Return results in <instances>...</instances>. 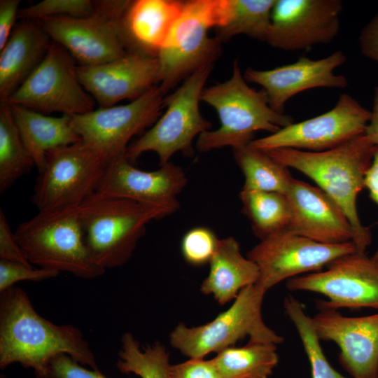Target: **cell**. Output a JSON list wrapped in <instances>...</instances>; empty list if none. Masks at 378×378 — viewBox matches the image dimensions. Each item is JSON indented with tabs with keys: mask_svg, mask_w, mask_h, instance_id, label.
Masks as SVG:
<instances>
[{
	"mask_svg": "<svg viewBox=\"0 0 378 378\" xmlns=\"http://www.w3.org/2000/svg\"><path fill=\"white\" fill-rule=\"evenodd\" d=\"M0 368L20 363L37 378H48L51 360L66 354L99 370L82 332L71 324L56 325L41 316L27 293L13 286L0 293Z\"/></svg>",
	"mask_w": 378,
	"mask_h": 378,
	"instance_id": "cell-1",
	"label": "cell"
},
{
	"mask_svg": "<svg viewBox=\"0 0 378 378\" xmlns=\"http://www.w3.org/2000/svg\"><path fill=\"white\" fill-rule=\"evenodd\" d=\"M376 148L363 134L321 152L293 148L265 152L287 167L307 176L341 208L351 225L356 252L365 253L372 242V233L359 218L356 202L365 188V176Z\"/></svg>",
	"mask_w": 378,
	"mask_h": 378,
	"instance_id": "cell-2",
	"label": "cell"
},
{
	"mask_svg": "<svg viewBox=\"0 0 378 378\" xmlns=\"http://www.w3.org/2000/svg\"><path fill=\"white\" fill-rule=\"evenodd\" d=\"M201 101L216 111L220 126L198 136L196 148L202 153L225 146L232 148L254 140L258 131L273 134L294 122L293 118L274 111L265 92L251 88L241 74L237 60L233 62L231 77L221 83L204 88Z\"/></svg>",
	"mask_w": 378,
	"mask_h": 378,
	"instance_id": "cell-3",
	"label": "cell"
},
{
	"mask_svg": "<svg viewBox=\"0 0 378 378\" xmlns=\"http://www.w3.org/2000/svg\"><path fill=\"white\" fill-rule=\"evenodd\" d=\"M16 240L32 265L84 279L103 275L88 247L79 206L38 211L19 224Z\"/></svg>",
	"mask_w": 378,
	"mask_h": 378,
	"instance_id": "cell-4",
	"label": "cell"
},
{
	"mask_svg": "<svg viewBox=\"0 0 378 378\" xmlns=\"http://www.w3.org/2000/svg\"><path fill=\"white\" fill-rule=\"evenodd\" d=\"M79 213L90 253L105 270L129 260L150 221L173 214L165 208L97 193L79 206Z\"/></svg>",
	"mask_w": 378,
	"mask_h": 378,
	"instance_id": "cell-5",
	"label": "cell"
},
{
	"mask_svg": "<svg viewBox=\"0 0 378 378\" xmlns=\"http://www.w3.org/2000/svg\"><path fill=\"white\" fill-rule=\"evenodd\" d=\"M222 0L185 1L157 57L159 86L163 92L186 80L201 67L214 64L221 54V43L208 31L221 24Z\"/></svg>",
	"mask_w": 378,
	"mask_h": 378,
	"instance_id": "cell-6",
	"label": "cell"
},
{
	"mask_svg": "<svg viewBox=\"0 0 378 378\" xmlns=\"http://www.w3.org/2000/svg\"><path fill=\"white\" fill-rule=\"evenodd\" d=\"M265 292L257 284L250 285L239 292L227 310L211 321L191 328L178 323L169 335L171 345L189 358H196L218 353L246 337L250 342H283L284 338L262 320Z\"/></svg>",
	"mask_w": 378,
	"mask_h": 378,
	"instance_id": "cell-7",
	"label": "cell"
},
{
	"mask_svg": "<svg viewBox=\"0 0 378 378\" xmlns=\"http://www.w3.org/2000/svg\"><path fill=\"white\" fill-rule=\"evenodd\" d=\"M214 64L206 65L188 77L173 93L165 96L164 113L144 134L130 144L126 157L132 162L142 153L155 152L160 164H164L176 153L194 154L195 136L210 130L212 124L200 113V102Z\"/></svg>",
	"mask_w": 378,
	"mask_h": 378,
	"instance_id": "cell-8",
	"label": "cell"
},
{
	"mask_svg": "<svg viewBox=\"0 0 378 378\" xmlns=\"http://www.w3.org/2000/svg\"><path fill=\"white\" fill-rule=\"evenodd\" d=\"M130 1H96L88 17L58 16L38 20L51 40L81 66L96 65L127 55L122 27Z\"/></svg>",
	"mask_w": 378,
	"mask_h": 378,
	"instance_id": "cell-9",
	"label": "cell"
},
{
	"mask_svg": "<svg viewBox=\"0 0 378 378\" xmlns=\"http://www.w3.org/2000/svg\"><path fill=\"white\" fill-rule=\"evenodd\" d=\"M107 162L82 140L50 151L31 200L38 211L78 206L95 193Z\"/></svg>",
	"mask_w": 378,
	"mask_h": 378,
	"instance_id": "cell-10",
	"label": "cell"
},
{
	"mask_svg": "<svg viewBox=\"0 0 378 378\" xmlns=\"http://www.w3.org/2000/svg\"><path fill=\"white\" fill-rule=\"evenodd\" d=\"M76 60L52 41L41 64L9 97L10 105L42 113L75 115L94 110V99L81 85Z\"/></svg>",
	"mask_w": 378,
	"mask_h": 378,
	"instance_id": "cell-11",
	"label": "cell"
},
{
	"mask_svg": "<svg viewBox=\"0 0 378 378\" xmlns=\"http://www.w3.org/2000/svg\"><path fill=\"white\" fill-rule=\"evenodd\" d=\"M166 94L158 85L123 105L99 107L71 115V124L81 140L99 153L107 163L126 153L131 139L158 120Z\"/></svg>",
	"mask_w": 378,
	"mask_h": 378,
	"instance_id": "cell-12",
	"label": "cell"
},
{
	"mask_svg": "<svg viewBox=\"0 0 378 378\" xmlns=\"http://www.w3.org/2000/svg\"><path fill=\"white\" fill-rule=\"evenodd\" d=\"M371 111L348 94L340 96L335 106L316 117L293 122L248 145L270 150L277 148L321 152L337 147L365 134Z\"/></svg>",
	"mask_w": 378,
	"mask_h": 378,
	"instance_id": "cell-13",
	"label": "cell"
},
{
	"mask_svg": "<svg viewBox=\"0 0 378 378\" xmlns=\"http://www.w3.org/2000/svg\"><path fill=\"white\" fill-rule=\"evenodd\" d=\"M326 267L324 271L289 279L286 286L291 291H311L326 296L328 300L316 302L319 310H378V262L356 251L332 261Z\"/></svg>",
	"mask_w": 378,
	"mask_h": 378,
	"instance_id": "cell-14",
	"label": "cell"
},
{
	"mask_svg": "<svg viewBox=\"0 0 378 378\" xmlns=\"http://www.w3.org/2000/svg\"><path fill=\"white\" fill-rule=\"evenodd\" d=\"M356 251L351 241L323 244L285 230L260 240L246 257L258 267L256 284L267 291L300 274L319 272L332 261Z\"/></svg>",
	"mask_w": 378,
	"mask_h": 378,
	"instance_id": "cell-15",
	"label": "cell"
},
{
	"mask_svg": "<svg viewBox=\"0 0 378 378\" xmlns=\"http://www.w3.org/2000/svg\"><path fill=\"white\" fill-rule=\"evenodd\" d=\"M340 0H275L266 42L286 51L331 43L340 30Z\"/></svg>",
	"mask_w": 378,
	"mask_h": 378,
	"instance_id": "cell-16",
	"label": "cell"
},
{
	"mask_svg": "<svg viewBox=\"0 0 378 378\" xmlns=\"http://www.w3.org/2000/svg\"><path fill=\"white\" fill-rule=\"evenodd\" d=\"M188 182L181 167L169 162L155 171L136 168L122 153L106 164L95 193L165 208L172 213L180 207L177 199Z\"/></svg>",
	"mask_w": 378,
	"mask_h": 378,
	"instance_id": "cell-17",
	"label": "cell"
},
{
	"mask_svg": "<svg viewBox=\"0 0 378 378\" xmlns=\"http://www.w3.org/2000/svg\"><path fill=\"white\" fill-rule=\"evenodd\" d=\"M312 321L320 340L338 346L340 363L352 378H378V313L349 317L319 310Z\"/></svg>",
	"mask_w": 378,
	"mask_h": 378,
	"instance_id": "cell-18",
	"label": "cell"
},
{
	"mask_svg": "<svg viewBox=\"0 0 378 378\" xmlns=\"http://www.w3.org/2000/svg\"><path fill=\"white\" fill-rule=\"evenodd\" d=\"M77 72L81 85L99 107L136 99L159 83L158 57L139 52H130L99 64L78 65Z\"/></svg>",
	"mask_w": 378,
	"mask_h": 378,
	"instance_id": "cell-19",
	"label": "cell"
},
{
	"mask_svg": "<svg viewBox=\"0 0 378 378\" xmlns=\"http://www.w3.org/2000/svg\"><path fill=\"white\" fill-rule=\"evenodd\" d=\"M346 61L344 53L337 50L319 59L300 57L293 63L272 69L250 67L244 71V77L246 82L262 86L270 106L278 113H284L286 103L303 91L318 88H346L347 78L334 74V70Z\"/></svg>",
	"mask_w": 378,
	"mask_h": 378,
	"instance_id": "cell-20",
	"label": "cell"
},
{
	"mask_svg": "<svg viewBox=\"0 0 378 378\" xmlns=\"http://www.w3.org/2000/svg\"><path fill=\"white\" fill-rule=\"evenodd\" d=\"M286 195L292 213L288 231L323 244L352 241L346 215L318 187L293 178Z\"/></svg>",
	"mask_w": 378,
	"mask_h": 378,
	"instance_id": "cell-21",
	"label": "cell"
},
{
	"mask_svg": "<svg viewBox=\"0 0 378 378\" xmlns=\"http://www.w3.org/2000/svg\"><path fill=\"white\" fill-rule=\"evenodd\" d=\"M52 40L37 20H22L0 52V101L6 102L41 64Z\"/></svg>",
	"mask_w": 378,
	"mask_h": 378,
	"instance_id": "cell-22",
	"label": "cell"
},
{
	"mask_svg": "<svg viewBox=\"0 0 378 378\" xmlns=\"http://www.w3.org/2000/svg\"><path fill=\"white\" fill-rule=\"evenodd\" d=\"M184 5L185 1L176 0L130 1L122 27L131 52L157 57Z\"/></svg>",
	"mask_w": 378,
	"mask_h": 378,
	"instance_id": "cell-23",
	"label": "cell"
},
{
	"mask_svg": "<svg viewBox=\"0 0 378 378\" xmlns=\"http://www.w3.org/2000/svg\"><path fill=\"white\" fill-rule=\"evenodd\" d=\"M209 264V274L200 290L211 295L220 304L234 300L243 288L256 284L259 278L258 266L243 256L239 244L233 237L218 240Z\"/></svg>",
	"mask_w": 378,
	"mask_h": 378,
	"instance_id": "cell-24",
	"label": "cell"
},
{
	"mask_svg": "<svg viewBox=\"0 0 378 378\" xmlns=\"http://www.w3.org/2000/svg\"><path fill=\"white\" fill-rule=\"evenodd\" d=\"M10 106L22 141L38 172L50 151L81 140L73 128L71 115L56 117L20 106Z\"/></svg>",
	"mask_w": 378,
	"mask_h": 378,
	"instance_id": "cell-25",
	"label": "cell"
},
{
	"mask_svg": "<svg viewBox=\"0 0 378 378\" xmlns=\"http://www.w3.org/2000/svg\"><path fill=\"white\" fill-rule=\"evenodd\" d=\"M244 182L241 190H260L286 195L293 179L288 167L267 152L248 144L232 148Z\"/></svg>",
	"mask_w": 378,
	"mask_h": 378,
	"instance_id": "cell-26",
	"label": "cell"
},
{
	"mask_svg": "<svg viewBox=\"0 0 378 378\" xmlns=\"http://www.w3.org/2000/svg\"><path fill=\"white\" fill-rule=\"evenodd\" d=\"M276 345L248 342L227 347L212 360L223 378H268L279 360Z\"/></svg>",
	"mask_w": 378,
	"mask_h": 378,
	"instance_id": "cell-27",
	"label": "cell"
},
{
	"mask_svg": "<svg viewBox=\"0 0 378 378\" xmlns=\"http://www.w3.org/2000/svg\"><path fill=\"white\" fill-rule=\"evenodd\" d=\"M241 212L260 240L287 230L292 213L286 195L260 190H241Z\"/></svg>",
	"mask_w": 378,
	"mask_h": 378,
	"instance_id": "cell-28",
	"label": "cell"
},
{
	"mask_svg": "<svg viewBox=\"0 0 378 378\" xmlns=\"http://www.w3.org/2000/svg\"><path fill=\"white\" fill-rule=\"evenodd\" d=\"M275 0H227L225 21L216 37L223 43L244 34L266 42Z\"/></svg>",
	"mask_w": 378,
	"mask_h": 378,
	"instance_id": "cell-29",
	"label": "cell"
},
{
	"mask_svg": "<svg viewBox=\"0 0 378 378\" xmlns=\"http://www.w3.org/2000/svg\"><path fill=\"white\" fill-rule=\"evenodd\" d=\"M34 162L18 131L10 106L0 102V193L30 171Z\"/></svg>",
	"mask_w": 378,
	"mask_h": 378,
	"instance_id": "cell-30",
	"label": "cell"
},
{
	"mask_svg": "<svg viewBox=\"0 0 378 378\" xmlns=\"http://www.w3.org/2000/svg\"><path fill=\"white\" fill-rule=\"evenodd\" d=\"M169 354L159 342L141 346L133 335L125 332L121 337V349L116 363L118 370L141 378H170Z\"/></svg>",
	"mask_w": 378,
	"mask_h": 378,
	"instance_id": "cell-31",
	"label": "cell"
},
{
	"mask_svg": "<svg viewBox=\"0 0 378 378\" xmlns=\"http://www.w3.org/2000/svg\"><path fill=\"white\" fill-rule=\"evenodd\" d=\"M284 307L298 332L310 363L312 378H348L336 371L328 361L304 304L288 295L284 299Z\"/></svg>",
	"mask_w": 378,
	"mask_h": 378,
	"instance_id": "cell-32",
	"label": "cell"
},
{
	"mask_svg": "<svg viewBox=\"0 0 378 378\" xmlns=\"http://www.w3.org/2000/svg\"><path fill=\"white\" fill-rule=\"evenodd\" d=\"M94 12V1L90 0H43L20 10L18 19L38 21L58 16L83 18Z\"/></svg>",
	"mask_w": 378,
	"mask_h": 378,
	"instance_id": "cell-33",
	"label": "cell"
},
{
	"mask_svg": "<svg viewBox=\"0 0 378 378\" xmlns=\"http://www.w3.org/2000/svg\"><path fill=\"white\" fill-rule=\"evenodd\" d=\"M219 239L206 227H196L188 230L183 237L181 249L185 260L195 266L209 263L213 257Z\"/></svg>",
	"mask_w": 378,
	"mask_h": 378,
	"instance_id": "cell-34",
	"label": "cell"
},
{
	"mask_svg": "<svg viewBox=\"0 0 378 378\" xmlns=\"http://www.w3.org/2000/svg\"><path fill=\"white\" fill-rule=\"evenodd\" d=\"M59 272L33 265L0 260V293L21 281H41L58 276Z\"/></svg>",
	"mask_w": 378,
	"mask_h": 378,
	"instance_id": "cell-35",
	"label": "cell"
},
{
	"mask_svg": "<svg viewBox=\"0 0 378 378\" xmlns=\"http://www.w3.org/2000/svg\"><path fill=\"white\" fill-rule=\"evenodd\" d=\"M66 354H59L50 362L48 378H107L99 370H87Z\"/></svg>",
	"mask_w": 378,
	"mask_h": 378,
	"instance_id": "cell-36",
	"label": "cell"
},
{
	"mask_svg": "<svg viewBox=\"0 0 378 378\" xmlns=\"http://www.w3.org/2000/svg\"><path fill=\"white\" fill-rule=\"evenodd\" d=\"M170 378H223L213 360L204 358L189 360L172 365Z\"/></svg>",
	"mask_w": 378,
	"mask_h": 378,
	"instance_id": "cell-37",
	"label": "cell"
},
{
	"mask_svg": "<svg viewBox=\"0 0 378 378\" xmlns=\"http://www.w3.org/2000/svg\"><path fill=\"white\" fill-rule=\"evenodd\" d=\"M0 258L32 265L18 244L2 209H0Z\"/></svg>",
	"mask_w": 378,
	"mask_h": 378,
	"instance_id": "cell-38",
	"label": "cell"
},
{
	"mask_svg": "<svg viewBox=\"0 0 378 378\" xmlns=\"http://www.w3.org/2000/svg\"><path fill=\"white\" fill-rule=\"evenodd\" d=\"M20 0L0 1V50L8 41L18 19Z\"/></svg>",
	"mask_w": 378,
	"mask_h": 378,
	"instance_id": "cell-39",
	"label": "cell"
},
{
	"mask_svg": "<svg viewBox=\"0 0 378 378\" xmlns=\"http://www.w3.org/2000/svg\"><path fill=\"white\" fill-rule=\"evenodd\" d=\"M359 45L365 57L378 63V13L361 31Z\"/></svg>",
	"mask_w": 378,
	"mask_h": 378,
	"instance_id": "cell-40",
	"label": "cell"
},
{
	"mask_svg": "<svg viewBox=\"0 0 378 378\" xmlns=\"http://www.w3.org/2000/svg\"><path fill=\"white\" fill-rule=\"evenodd\" d=\"M369 197L378 206V146H377L372 164L366 174L364 183ZM372 258L378 262V248Z\"/></svg>",
	"mask_w": 378,
	"mask_h": 378,
	"instance_id": "cell-41",
	"label": "cell"
},
{
	"mask_svg": "<svg viewBox=\"0 0 378 378\" xmlns=\"http://www.w3.org/2000/svg\"><path fill=\"white\" fill-rule=\"evenodd\" d=\"M364 135L368 141L378 146V86L374 90L371 118Z\"/></svg>",
	"mask_w": 378,
	"mask_h": 378,
	"instance_id": "cell-42",
	"label": "cell"
},
{
	"mask_svg": "<svg viewBox=\"0 0 378 378\" xmlns=\"http://www.w3.org/2000/svg\"><path fill=\"white\" fill-rule=\"evenodd\" d=\"M1 378H4V376L1 375Z\"/></svg>",
	"mask_w": 378,
	"mask_h": 378,
	"instance_id": "cell-43",
	"label": "cell"
}]
</instances>
